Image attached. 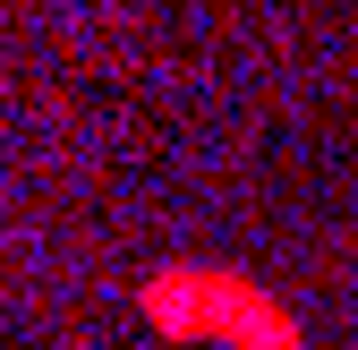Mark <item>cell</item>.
Listing matches in <instances>:
<instances>
[{
    "instance_id": "obj_1",
    "label": "cell",
    "mask_w": 358,
    "mask_h": 350,
    "mask_svg": "<svg viewBox=\"0 0 358 350\" xmlns=\"http://www.w3.org/2000/svg\"><path fill=\"white\" fill-rule=\"evenodd\" d=\"M137 316L162 342H222V350H299V316L264 282L231 265H154L137 282Z\"/></svg>"
}]
</instances>
